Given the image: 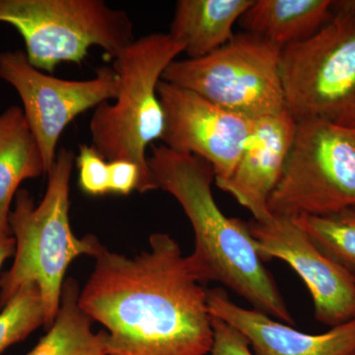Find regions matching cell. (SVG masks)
I'll return each instance as SVG.
<instances>
[{
  "label": "cell",
  "mask_w": 355,
  "mask_h": 355,
  "mask_svg": "<svg viewBox=\"0 0 355 355\" xmlns=\"http://www.w3.org/2000/svg\"><path fill=\"white\" fill-rule=\"evenodd\" d=\"M128 258L103 247L79 294L81 309L107 329L108 355H209L214 345L207 291L165 233Z\"/></svg>",
  "instance_id": "6da1fadb"
},
{
  "label": "cell",
  "mask_w": 355,
  "mask_h": 355,
  "mask_svg": "<svg viewBox=\"0 0 355 355\" xmlns=\"http://www.w3.org/2000/svg\"><path fill=\"white\" fill-rule=\"evenodd\" d=\"M149 169L156 189L173 196L195 233V249L186 257L202 284L216 282L282 323L295 324L279 287L265 268L246 222L226 216L212 195L216 180L207 161L163 146H151Z\"/></svg>",
  "instance_id": "7a4b0ae2"
},
{
  "label": "cell",
  "mask_w": 355,
  "mask_h": 355,
  "mask_svg": "<svg viewBox=\"0 0 355 355\" xmlns=\"http://www.w3.org/2000/svg\"><path fill=\"white\" fill-rule=\"evenodd\" d=\"M76 154L62 148L49 173V183L36 207L31 193L19 190L9 225L16 240L13 265L1 277L0 310L23 288L36 284L41 292L44 326L50 329L60 310L67 268L83 254L95 257L102 248L94 235L78 238L69 222V184Z\"/></svg>",
  "instance_id": "3957f363"
},
{
  "label": "cell",
  "mask_w": 355,
  "mask_h": 355,
  "mask_svg": "<svg viewBox=\"0 0 355 355\" xmlns=\"http://www.w3.org/2000/svg\"><path fill=\"white\" fill-rule=\"evenodd\" d=\"M184 51L168 33L135 39L113 58L120 88L116 102L96 107L90 120L92 146L108 162L125 160L139 166L140 193L156 190L146 149L161 139L164 113L157 86L163 72Z\"/></svg>",
  "instance_id": "277c9868"
},
{
  "label": "cell",
  "mask_w": 355,
  "mask_h": 355,
  "mask_svg": "<svg viewBox=\"0 0 355 355\" xmlns=\"http://www.w3.org/2000/svg\"><path fill=\"white\" fill-rule=\"evenodd\" d=\"M0 22L19 32L30 64L50 73L80 64L91 46L113 60L135 40L128 14L104 0H0Z\"/></svg>",
  "instance_id": "5b68a950"
},
{
  "label": "cell",
  "mask_w": 355,
  "mask_h": 355,
  "mask_svg": "<svg viewBox=\"0 0 355 355\" xmlns=\"http://www.w3.org/2000/svg\"><path fill=\"white\" fill-rule=\"evenodd\" d=\"M282 51L279 46L257 35L240 33L205 57L175 60L161 79L193 91L226 111L256 120L286 110Z\"/></svg>",
  "instance_id": "8992f818"
},
{
  "label": "cell",
  "mask_w": 355,
  "mask_h": 355,
  "mask_svg": "<svg viewBox=\"0 0 355 355\" xmlns=\"http://www.w3.org/2000/svg\"><path fill=\"white\" fill-rule=\"evenodd\" d=\"M286 111L355 130V14H333L311 38L282 49Z\"/></svg>",
  "instance_id": "52a82bcc"
},
{
  "label": "cell",
  "mask_w": 355,
  "mask_h": 355,
  "mask_svg": "<svg viewBox=\"0 0 355 355\" xmlns=\"http://www.w3.org/2000/svg\"><path fill=\"white\" fill-rule=\"evenodd\" d=\"M355 207V130L320 120L296 123L272 216H326Z\"/></svg>",
  "instance_id": "ba28073f"
},
{
  "label": "cell",
  "mask_w": 355,
  "mask_h": 355,
  "mask_svg": "<svg viewBox=\"0 0 355 355\" xmlns=\"http://www.w3.org/2000/svg\"><path fill=\"white\" fill-rule=\"evenodd\" d=\"M88 80H65L33 67L25 51L0 53V78L19 94L23 112L43 154L46 174L57 159V146L76 116L118 96L120 81L113 67L103 65Z\"/></svg>",
  "instance_id": "9c48e42d"
},
{
  "label": "cell",
  "mask_w": 355,
  "mask_h": 355,
  "mask_svg": "<svg viewBox=\"0 0 355 355\" xmlns=\"http://www.w3.org/2000/svg\"><path fill=\"white\" fill-rule=\"evenodd\" d=\"M157 93L163 113L164 146L209 162L216 182L234 171L252 120L231 113L193 92L161 79Z\"/></svg>",
  "instance_id": "30bf717a"
},
{
  "label": "cell",
  "mask_w": 355,
  "mask_h": 355,
  "mask_svg": "<svg viewBox=\"0 0 355 355\" xmlns=\"http://www.w3.org/2000/svg\"><path fill=\"white\" fill-rule=\"evenodd\" d=\"M248 226L263 260L286 261L303 280L319 323L333 328L355 319V277L324 254L292 217L272 216Z\"/></svg>",
  "instance_id": "8fae6325"
},
{
  "label": "cell",
  "mask_w": 355,
  "mask_h": 355,
  "mask_svg": "<svg viewBox=\"0 0 355 355\" xmlns=\"http://www.w3.org/2000/svg\"><path fill=\"white\" fill-rule=\"evenodd\" d=\"M295 130L296 121L286 110L252 120L234 171L225 181L216 182L253 214L254 220L272 218L268 198L282 177Z\"/></svg>",
  "instance_id": "7c38bea8"
},
{
  "label": "cell",
  "mask_w": 355,
  "mask_h": 355,
  "mask_svg": "<svg viewBox=\"0 0 355 355\" xmlns=\"http://www.w3.org/2000/svg\"><path fill=\"white\" fill-rule=\"evenodd\" d=\"M210 315L239 331L254 355H352L355 319L318 335L303 333L258 310L235 304L221 288L207 291Z\"/></svg>",
  "instance_id": "4fadbf2b"
},
{
  "label": "cell",
  "mask_w": 355,
  "mask_h": 355,
  "mask_svg": "<svg viewBox=\"0 0 355 355\" xmlns=\"http://www.w3.org/2000/svg\"><path fill=\"white\" fill-rule=\"evenodd\" d=\"M254 0H179L168 34L190 58L205 57L234 37L233 26Z\"/></svg>",
  "instance_id": "5bb4252c"
},
{
  "label": "cell",
  "mask_w": 355,
  "mask_h": 355,
  "mask_svg": "<svg viewBox=\"0 0 355 355\" xmlns=\"http://www.w3.org/2000/svg\"><path fill=\"white\" fill-rule=\"evenodd\" d=\"M330 0H257L240 18L245 32L286 48L314 36L331 19Z\"/></svg>",
  "instance_id": "9a60e30c"
},
{
  "label": "cell",
  "mask_w": 355,
  "mask_h": 355,
  "mask_svg": "<svg viewBox=\"0 0 355 355\" xmlns=\"http://www.w3.org/2000/svg\"><path fill=\"white\" fill-rule=\"evenodd\" d=\"M44 174L43 154L23 109L9 107L0 114V222H9L21 183Z\"/></svg>",
  "instance_id": "2e32d148"
},
{
  "label": "cell",
  "mask_w": 355,
  "mask_h": 355,
  "mask_svg": "<svg viewBox=\"0 0 355 355\" xmlns=\"http://www.w3.org/2000/svg\"><path fill=\"white\" fill-rule=\"evenodd\" d=\"M79 294L76 280H65L55 323L27 355H108L107 331H92V320L79 306Z\"/></svg>",
  "instance_id": "e0dca14e"
},
{
  "label": "cell",
  "mask_w": 355,
  "mask_h": 355,
  "mask_svg": "<svg viewBox=\"0 0 355 355\" xmlns=\"http://www.w3.org/2000/svg\"><path fill=\"white\" fill-rule=\"evenodd\" d=\"M292 218L324 254L355 277V207Z\"/></svg>",
  "instance_id": "ac0fdd59"
},
{
  "label": "cell",
  "mask_w": 355,
  "mask_h": 355,
  "mask_svg": "<svg viewBox=\"0 0 355 355\" xmlns=\"http://www.w3.org/2000/svg\"><path fill=\"white\" fill-rule=\"evenodd\" d=\"M44 324L41 292L36 284L22 289L0 312V354L7 347L25 340Z\"/></svg>",
  "instance_id": "d6986e66"
},
{
  "label": "cell",
  "mask_w": 355,
  "mask_h": 355,
  "mask_svg": "<svg viewBox=\"0 0 355 355\" xmlns=\"http://www.w3.org/2000/svg\"><path fill=\"white\" fill-rule=\"evenodd\" d=\"M79 170V187L90 196L110 193L109 162L92 146L80 144L76 157Z\"/></svg>",
  "instance_id": "ffe728a7"
},
{
  "label": "cell",
  "mask_w": 355,
  "mask_h": 355,
  "mask_svg": "<svg viewBox=\"0 0 355 355\" xmlns=\"http://www.w3.org/2000/svg\"><path fill=\"white\" fill-rule=\"evenodd\" d=\"M212 328L214 345L210 355H254L249 342L230 324L212 317Z\"/></svg>",
  "instance_id": "44dd1931"
},
{
  "label": "cell",
  "mask_w": 355,
  "mask_h": 355,
  "mask_svg": "<svg viewBox=\"0 0 355 355\" xmlns=\"http://www.w3.org/2000/svg\"><path fill=\"white\" fill-rule=\"evenodd\" d=\"M110 193L128 196L139 190L141 174L139 166L125 160L109 162Z\"/></svg>",
  "instance_id": "7402d4cb"
},
{
  "label": "cell",
  "mask_w": 355,
  "mask_h": 355,
  "mask_svg": "<svg viewBox=\"0 0 355 355\" xmlns=\"http://www.w3.org/2000/svg\"><path fill=\"white\" fill-rule=\"evenodd\" d=\"M16 240L11 231L9 222H0V270L7 259L15 254ZM1 288V279H0Z\"/></svg>",
  "instance_id": "603a6c76"
},
{
  "label": "cell",
  "mask_w": 355,
  "mask_h": 355,
  "mask_svg": "<svg viewBox=\"0 0 355 355\" xmlns=\"http://www.w3.org/2000/svg\"><path fill=\"white\" fill-rule=\"evenodd\" d=\"M331 14H355V0H342L331 1Z\"/></svg>",
  "instance_id": "cb8c5ba5"
},
{
  "label": "cell",
  "mask_w": 355,
  "mask_h": 355,
  "mask_svg": "<svg viewBox=\"0 0 355 355\" xmlns=\"http://www.w3.org/2000/svg\"><path fill=\"white\" fill-rule=\"evenodd\" d=\"M352 355H355V354H352Z\"/></svg>",
  "instance_id": "d4e9b609"
},
{
  "label": "cell",
  "mask_w": 355,
  "mask_h": 355,
  "mask_svg": "<svg viewBox=\"0 0 355 355\" xmlns=\"http://www.w3.org/2000/svg\"><path fill=\"white\" fill-rule=\"evenodd\" d=\"M210 355V354H209Z\"/></svg>",
  "instance_id": "484cf974"
}]
</instances>
